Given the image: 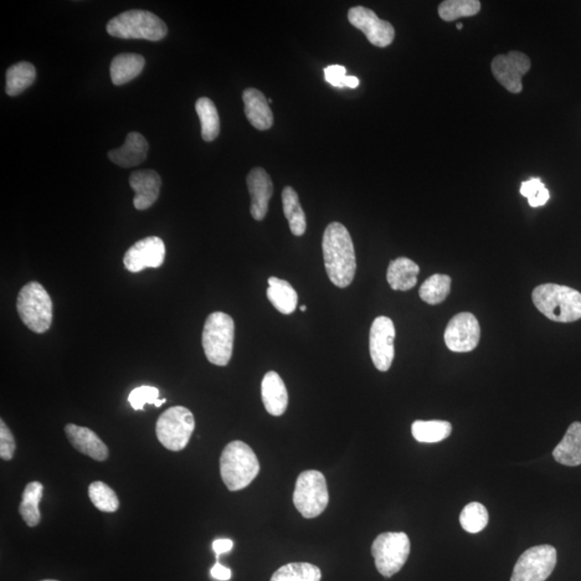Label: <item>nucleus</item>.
I'll use <instances>...</instances> for the list:
<instances>
[{
	"mask_svg": "<svg viewBox=\"0 0 581 581\" xmlns=\"http://www.w3.org/2000/svg\"><path fill=\"white\" fill-rule=\"evenodd\" d=\"M243 101L246 117L251 125L259 131L270 130L274 125V115L263 93L250 87L244 92Z\"/></svg>",
	"mask_w": 581,
	"mask_h": 581,
	"instance_id": "aec40b11",
	"label": "nucleus"
},
{
	"mask_svg": "<svg viewBox=\"0 0 581 581\" xmlns=\"http://www.w3.org/2000/svg\"><path fill=\"white\" fill-rule=\"evenodd\" d=\"M17 310L20 320L34 333L44 334L52 324V300L39 282H29L20 289Z\"/></svg>",
	"mask_w": 581,
	"mask_h": 581,
	"instance_id": "423d86ee",
	"label": "nucleus"
},
{
	"mask_svg": "<svg viewBox=\"0 0 581 581\" xmlns=\"http://www.w3.org/2000/svg\"><path fill=\"white\" fill-rule=\"evenodd\" d=\"M36 79V69L28 61H20L9 67L6 74V93L9 96H18Z\"/></svg>",
	"mask_w": 581,
	"mask_h": 581,
	"instance_id": "cd10ccee",
	"label": "nucleus"
},
{
	"mask_svg": "<svg viewBox=\"0 0 581 581\" xmlns=\"http://www.w3.org/2000/svg\"><path fill=\"white\" fill-rule=\"evenodd\" d=\"M420 267L408 258L391 261L387 272V280L394 291H409L418 282Z\"/></svg>",
	"mask_w": 581,
	"mask_h": 581,
	"instance_id": "4be33fe9",
	"label": "nucleus"
},
{
	"mask_svg": "<svg viewBox=\"0 0 581 581\" xmlns=\"http://www.w3.org/2000/svg\"><path fill=\"white\" fill-rule=\"evenodd\" d=\"M554 460L565 466L581 464V424L574 423L565 433L561 443L553 452Z\"/></svg>",
	"mask_w": 581,
	"mask_h": 581,
	"instance_id": "5701e85b",
	"label": "nucleus"
},
{
	"mask_svg": "<svg viewBox=\"0 0 581 581\" xmlns=\"http://www.w3.org/2000/svg\"><path fill=\"white\" fill-rule=\"evenodd\" d=\"M200 125H202V137L205 141H214L220 133V117L217 107L212 100L202 97L195 105Z\"/></svg>",
	"mask_w": 581,
	"mask_h": 581,
	"instance_id": "c756f323",
	"label": "nucleus"
},
{
	"mask_svg": "<svg viewBox=\"0 0 581 581\" xmlns=\"http://www.w3.org/2000/svg\"><path fill=\"white\" fill-rule=\"evenodd\" d=\"M324 264L333 285L344 289L352 284L357 271L356 251L346 226L327 225L322 240Z\"/></svg>",
	"mask_w": 581,
	"mask_h": 581,
	"instance_id": "f257e3e1",
	"label": "nucleus"
},
{
	"mask_svg": "<svg viewBox=\"0 0 581 581\" xmlns=\"http://www.w3.org/2000/svg\"><path fill=\"white\" fill-rule=\"evenodd\" d=\"M522 197L527 198L529 206L533 208L541 207L550 198V193L541 179L532 178L523 182L520 189Z\"/></svg>",
	"mask_w": 581,
	"mask_h": 581,
	"instance_id": "c9c22d12",
	"label": "nucleus"
},
{
	"mask_svg": "<svg viewBox=\"0 0 581 581\" xmlns=\"http://www.w3.org/2000/svg\"><path fill=\"white\" fill-rule=\"evenodd\" d=\"M149 151L147 139L137 132L128 133L123 146L108 153L112 163L123 168L141 165L146 161Z\"/></svg>",
	"mask_w": 581,
	"mask_h": 581,
	"instance_id": "a211bd4d",
	"label": "nucleus"
},
{
	"mask_svg": "<svg viewBox=\"0 0 581 581\" xmlns=\"http://www.w3.org/2000/svg\"><path fill=\"white\" fill-rule=\"evenodd\" d=\"M346 74V69L342 65H330L324 69V77H326L327 82L335 87H344Z\"/></svg>",
	"mask_w": 581,
	"mask_h": 581,
	"instance_id": "58836bf2",
	"label": "nucleus"
},
{
	"mask_svg": "<svg viewBox=\"0 0 581 581\" xmlns=\"http://www.w3.org/2000/svg\"><path fill=\"white\" fill-rule=\"evenodd\" d=\"M91 502L101 512H115L119 508L120 503L116 492L102 481L91 483L89 487Z\"/></svg>",
	"mask_w": 581,
	"mask_h": 581,
	"instance_id": "f704fd0d",
	"label": "nucleus"
},
{
	"mask_svg": "<svg viewBox=\"0 0 581 581\" xmlns=\"http://www.w3.org/2000/svg\"><path fill=\"white\" fill-rule=\"evenodd\" d=\"M143 56L135 53H122L112 60L110 77L112 84L123 85L136 78L145 69Z\"/></svg>",
	"mask_w": 581,
	"mask_h": 581,
	"instance_id": "b1692460",
	"label": "nucleus"
},
{
	"mask_svg": "<svg viewBox=\"0 0 581 581\" xmlns=\"http://www.w3.org/2000/svg\"><path fill=\"white\" fill-rule=\"evenodd\" d=\"M246 184L251 197L252 217L256 221L264 220L269 212L270 200L274 193L271 178L263 168L255 167L246 177Z\"/></svg>",
	"mask_w": 581,
	"mask_h": 581,
	"instance_id": "dca6fc26",
	"label": "nucleus"
},
{
	"mask_svg": "<svg viewBox=\"0 0 581 581\" xmlns=\"http://www.w3.org/2000/svg\"><path fill=\"white\" fill-rule=\"evenodd\" d=\"M107 32L117 38L159 41L166 37L168 29L157 15L145 10H130L110 20Z\"/></svg>",
	"mask_w": 581,
	"mask_h": 581,
	"instance_id": "20e7f679",
	"label": "nucleus"
},
{
	"mask_svg": "<svg viewBox=\"0 0 581 581\" xmlns=\"http://www.w3.org/2000/svg\"><path fill=\"white\" fill-rule=\"evenodd\" d=\"M489 522V513L480 503L472 502L463 508L460 523L466 532L476 534L482 531Z\"/></svg>",
	"mask_w": 581,
	"mask_h": 581,
	"instance_id": "72a5a7b5",
	"label": "nucleus"
},
{
	"mask_svg": "<svg viewBox=\"0 0 581 581\" xmlns=\"http://www.w3.org/2000/svg\"><path fill=\"white\" fill-rule=\"evenodd\" d=\"M492 73L496 79L513 94L522 91V77L531 69V61L526 54L512 51L506 55H498L492 61Z\"/></svg>",
	"mask_w": 581,
	"mask_h": 581,
	"instance_id": "4468645a",
	"label": "nucleus"
},
{
	"mask_svg": "<svg viewBox=\"0 0 581 581\" xmlns=\"http://www.w3.org/2000/svg\"><path fill=\"white\" fill-rule=\"evenodd\" d=\"M372 554L378 572L392 577L404 567L410 554V541L404 532H387L375 539Z\"/></svg>",
	"mask_w": 581,
	"mask_h": 581,
	"instance_id": "6e6552de",
	"label": "nucleus"
},
{
	"mask_svg": "<svg viewBox=\"0 0 581 581\" xmlns=\"http://www.w3.org/2000/svg\"><path fill=\"white\" fill-rule=\"evenodd\" d=\"M44 495V486L39 481L29 482L23 492L20 513L28 526L34 528L40 522L39 504Z\"/></svg>",
	"mask_w": 581,
	"mask_h": 581,
	"instance_id": "c85d7f7f",
	"label": "nucleus"
},
{
	"mask_svg": "<svg viewBox=\"0 0 581 581\" xmlns=\"http://www.w3.org/2000/svg\"><path fill=\"white\" fill-rule=\"evenodd\" d=\"M301 311H306L307 308L306 306L303 305L300 307Z\"/></svg>",
	"mask_w": 581,
	"mask_h": 581,
	"instance_id": "37998d69",
	"label": "nucleus"
},
{
	"mask_svg": "<svg viewBox=\"0 0 581 581\" xmlns=\"http://www.w3.org/2000/svg\"><path fill=\"white\" fill-rule=\"evenodd\" d=\"M43 581H58V580H43Z\"/></svg>",
	"mask_w": 581,
	"mask_h": 581,
	"instance_id": "a18cd8bd",
	"label": "nucleus"
},
{
	"mask_svg": "<svg viewBox=\"0 0 581 581\" xmlns=\"http://www.w3.org/2000/svg\"><path fill=\"white\" fill-rule=\"evenodd\" d=\"M166 248L164 241L152 236V238H143L133 244L126 251L123 263L125 269L131 272H139L151 267L158 269L165 260Z\"/></svg>",
	"mask_w": 581,
	"mask_h": 581,
	"instance_id": "2eb2a0df",
	"label": "nucleus"
},
{
	"mask_svg": "<svg viewBox=\"0 0 581 581\" xmlns=\"http://www.w3.org/2000/svg\"><path fill=\"white\" fill-rule=\"evenodd\" d=\"M326 477L318 471L303 472L298 476L293 502L301 515L307 519L320 516L328 505Z\"/></svg>",
	"mask_w": 581,
	"mask_h": 581,
	"instance_id": "0eeeda50",
	"label": "nucleus"
},
{
	"mask_svg": "<svg viewBox=\"0 0 581 581\" xmlns=\"http://www.w3.org/2000/svg\"><path fill=\"white\" fill-rule=\"evenodd\" d=\"M532 300L537 310L550 320L569 323L581 319V293L572 287L542 285L534 289Z\"/></svg>",
	"mask_w": 581,
	"mask_h": 581,
	"instance_id": "7ed1b4c3",
	"label": "nucleus"
},
{
	"mask_svg": "<svg viewBox=\"0 0 581 581\" xmlns=\"http://www.w3.org/2000/svg\"><path fill=\"white\" fill-rule=\"evenodd\" d=\"M348 20L354 28L361 30L370 44L385 48L393 43L395 30L388 20H380L378 15L362 6L349 10Z\"/></svg>",
	"mask_w": 581,
	"mask_h": 581,
	"instance_id": "ddd939ff",
	"label": "nucleus"
},
{
	"mask_svg": "<svg viewBox=\"0 0 581 581\" xmlns=\"http://www.w3.org/2000/svg\"><path fill=\"white\" fill-rule=\"evenodd\" d=\"M15 451V441L12 431L4 421H0V456L4 461L12 459Z\"/></svg>",
	"mask_w": 581,
	"mask_h": 581,
	"instance_id": "4c0bfd02",
	"label": "nucleus"
},
{
	"mask_svg": "<svg viewBox=\"0 0 581 581\" xmlns=\"http://www.w3.org/2000/svg\"><path fill=\"white\" fill-rule=\"evenodd\" d=\"M282 204L284 213L293 235L303 236L307 229V221L304 210H303L300 198L295 190L286 187L282 192Z\"/></svg>",
	"mask_w": 581,
	"mask_h": 581,
	"instance_id": "a878e982",
	"label": "nucleus"
},
{
	"mask_svg": "<svg viewBox=\"0 0 581 581\" xmlns=\"http://www.w3.org/2000/svg\"><path fill=\"white\" fill-rule=\"evenodd\" d=\"M557 565V550L550 545L529 548L519 558L511 581H545Z\"/></svg>",
	"mask_w": 581,
	"mask_h": 581,
	"instance_id": "9d476101",
	"label": "nucleus"
},
{
	"mask_svg": "<svg viewBox=\"0 0 581 581\" xmlns=\"http://www.w3.org/2000/svg\"><path fill=\"white\" fill-rule=\"evenodd\" d=\"M159 397V391L151 385H141L133 389L128 395V402L135 410L145 409L146 404L156 405Z\"/></svg>",
	"mask_w": 581,
	"mask_h": 581,
	"instance_id": "e433bc0d",
	"label": "nucleus"
},
{
	"mask_svg": "<svg viewBox=\"0 0 581 581\" xmlns=\"http://www.w3.org/2000/svg\"><path fill=\"white\" fill-rule=\"evenodd\" d=\"M480 8L478 0H446L440 4L439 13L446 22H452L460 18L474 17Z\"/></svg>",
	"mask_w": 581,
	"mask_h": 581,
	"instance_id": "473e14b6",
	"label": "nucleus"
},
{
	"mask_svg": "<svg viewBox=\"0 0 581 581\" xmlns=\"http://www.w3.org/2000/svg\"><path fill=\"white\" fill-rule=\"evenodd\" d=\"M321 578V570L316 565L295 562L278 569L270 581H320Z\"/></svg>",
	"mask_w": 581,
	"mask_h": 581,
	"instance_id": "7c9ffc66",
	"label": "nucleus"
},
{
	"mask_svg": "<svg viewBox=\"0 0 581 581\" xmlns=\"http://www.w3.org/2000/svg\"><path fill=\"white\" fill-rule=\"evenodd\" d=\"M262 399L267 413L279 416L286 413L289 395L284 380L276 372H269L262 382Z\"/></svg>",
	"mask_w": 581,
	"mask_h": 581,
	"instance_id": "412c9836",
	"label": "nucleus"
},
{
	"mask_svg": "<svg viewBox=\"0 0 581 581\" xmlns=\"http://www.w3.org/2000/svg\"><path fill=\"white\" fill-rule=\"evenodd\" d=\"M220 472L230 491H239L248 487L260 472L258 456L244 441H231L220 457Z\"/></svg>",
	"mask_w": 581,
	"mask_h": 581,
	"instance_id": "f03ea898",
	"label": "nucleus"
},
{
	"mask_svg": "<svg viewBox=\"0 0 581 581\" xmlns=\"http://www.w3.org/2000/svg\"><path fill=\"white\" fill-rule=\"evenodd\" d=\"M210 573H212L214 578L221 581L230 580L231 577L230 569L223 567V565L220 564L219 562L214 565V568L212 570H210Z\"/></svg>",
	"mask_w": 581,
	"mask_h": 581,
	"instance_id": "ea45409f",
	"label": "nucleus"
},
{
	"mask_svg": "<svg viewBox=\"0 0 581 581\" xmlns=\"http://www.w3.org/2000/svg\"><path fill=\"white\" fill-rule=\"evenodd\" d=\"M456 28H457V29H462L463 24L462 23H457Z\"/></svg>",
	"mask_w": 581,
	"mask_h": 581,
	"instance_id": "c03bdc74",
	"label": "nucleus"
},
{
	"mask_svg": "<svg viewBox=\"0 0 581 581\" xmlns=\"http://www.w3.org/2000/svg\"><path fill=\"white\" fill-rule=\"evenodd\" d=\"M267 297L276 310L282 315H291L297 308L298 295L295 287L289 282L270 277L269 279Z\"/></svg>",
	"mask_w": 581,
	"mask_h": 581,
	"instance_id": "393cba45",
	"label": "nucleus"
},
{
	"mask_svg": "<svg viewBox=\"0 0 581 581\" xmlns=\"http://www.w3.org/2000/svg\"><path fill=\"white\" fill-rule=\"evenodd\" d=\"M480 341V327L476 317L462 312L451 319L445 331V343L454 352L474 351Z\"/></svg>",
	"mask_w": 581,
	"mask_h": 581,
	"instance_id": "f8f14e48",
	"label": "nucleus"
},
{
	"mask_svg": "<svg viewBox=\"0 0 581 581\" xmlns=\"http://www.w3.org/2000/svg\"><path fill=\"white\" fill-rule=\"evenodd\" d=\"M65 433L75 448L96 461H105L109 456L107 446L95 432L76 424H67Z\"/></svg>",
	"mask_w": 581,
	"mask_h": 581,
	"instance_id": "6ab92c4d",
	"label": "nucleus"
},
{
	"mask_svg": "<svg viewBox=\"0 0 581 581\" xmlns=\"http://www.w3.org/2000/svg\"><path fill=\"white\" fill-rule=\"evenodd\" d=\"M394 323L388 317L375 319L369 333V352L380 372H388L394 359Z\"/></svg>",
	"mask_w": 581,
	"mask_h": 581,
	"instance_id": "9b49d317",
	"label": "nucleus"
},
{
	"mask_svg": "<svg viewBox=\"0 0 581 581\" xmlns=\"http://www.w3.org/2000/svg\"><path fill=\"white\" fill-rule=\"evenodd\" d=\"M195 430L194 416L183 406H174L159 416L157 436L159 443L171 451L183 450Z\"/></svg>",
	"mask_w": 581,
	"mask_h": 581,
	"instance_id": "1a4fd4ad",
	"label": "nucleus"
},
{
	"mask_svg": "<svg viewBox=\"0 0 581 581\" xmlns=\"http://www.w3.org/2000/svg\"><path fill=\"white\" fill-rule=\"evenodd\" d=\"M452 425L447 421H415L411 425V433L416 441L424 444H435L448 439Z\"/></svg>",
	"mask_w": 581,
	"mask_h": 581,
	"instance_id": "bb28decb",
	"label": "nucleus"
},
{
	"mask_svg": "<svg viewBox=\"0 0 581 581\" xmlns=\"http://www.w3.org/2000/svg\"><path fill=\"white\" fill-rule=\"evenodd\" d=\"M233 546V542H231L230 539L226 538L217 539V541H214L213 544L214 552L217 554V558H219L220 554L230 552Z\"/></svg>",
	"mask_w": 581,
	"mask_h": 581,
	"instance_id": "a19ab883",
	"label": "nucleus"
},
{
	"mask_svg": "<svg viewBox=\"0 0 581 581\" xmlns=\"http://www.w3.org/2000/svg\"><path fill=\"white\" fill-rule=\"evenodd\" d=\"M235 323L224 312H214L205 322L202 343L206 358L217 367H226L233 354Z\"/></svg>",
	"mask_w": 581,
	"mask_h": 581,
	"instance_id": "39448f33",
	"label": "nucleus"
},
{
	"mask_svg": "<svg viewBox=\"0 0 581 581\" xmlns=\"http://www.w3.org/2000/svg\"><path fill=\"white\" fill-rule=\"evenodd\" d=\"M130 185L135 192L133 206L137 210H146L157 202L161 191L162 180L157 172L146 169V171L133 172L130 177Z\"/></svg>",
	"mask_w": 581,
	"mask_h": 581,
	"instance_id": "f3484780",
	"label": "nucleus"
},
{
	"mask_svg": "<svg viewBox=\"0 0 581 581\" xmlns=\"http://www.w3.org/2000/svg\"><path fill=\"white\" fill-rule=\"evenodd\" d=\"M359 85V80L357 78V77L354 76H347L346 79H344V86L351 87V89H356Z\"/></svg>",
	"mask_w": 581,
	"mask_h": 581,
	"instance_id": "79ce46f5",
	"label": "nucleus"
},
{
	"mask_svg": "<svg viewBox=\"0 0 581 581\" xmlns=\"http://www.w3.org/2000/svg\"><path fill=\"white\" fill-rule=\"evenodd\" d=\"M451 289V278L435 274L424 282L419 290L421 300L430 305H439L448 297Z\"/></svg>",
	"mask_w": 581,
	"mask_h": 581,
	"instance_id": "2f4dec72",
	"label": "nucleus"
}]
</instances>
